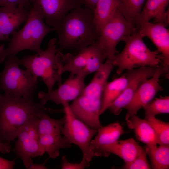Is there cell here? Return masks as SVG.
<instances>
[{"instance_id": "ba28073f", "label": "cell", "mask_w": 169, "mask_h": 169, "mask_svg": "<svg viewBox=\"0 0 169 169\" xmlns=\"http://www.w3.org/2000/svg\"><path fill=\"white\" fill-rule=\"evenodd\" d=\"M136 27L129 22L118 10L104 26L96 42L106 59L111 60L121 41L136 32Z\"/></svg>"}, {"instance_id": "8fae6325", "label": "cell", "mask_w": 169, "mask_h": 169, "mask_svg": "<svg viewBox=\"0 0 169 169\" xmlns=\"http://www.w3.org/2000/svg\"><path fill=\"white\" fill-rule=\"evenodd\" d=\"M168 70L169 67L160 64L156 67L153 75L141 84L131 102L124 108L127 111L126 120L136 115L140 109L153 100L157 93L163 90L159 83V78L163 74L168 73Z\"/></svg>"}, {"instance_id": "ac0fdd59", "label": "cell", "mask_w": 169, "mask_h": 169, "mask_svg": "<svg viewBox=\"0 0 169 169\" xmlns=\"http://www.w3.org/2000/svg\"><path fill=\"white\" fill-rule=\"evenodd\" d=\"M169 0H146L137 19L136 26L153 18L155 23H161L166 26L169 23Z\"/></svg>"}, {"instance_id": "30bf717a", "label": "cell", "mask_w": 169, "mask_h": 169, "mask_svg": "<svg viewBox=\"0 0 169 169\" xmlns=\"http://www.w3.org/2000/svg\"><path fill=\"white\" fill-rule=\"evenodd\" d=\"M39 118H32L20 129L15 147L12 150L17 157L22 160L27 169L33 163L32 158L42 156L44 153L40 144L37 130Z\"/></svg>"}, {"instance_id": "484cf974", "label": "cell", "mask_w": 169, "mask_h": 169, "mask_svg": "<svg viewBox=\"0 0 169 169\" xmlns=\"http://www.w3.org/2000/svg\"><path fill=\"white\" fill-rule=\"evenodd\" d=\"M154 169H167L169 167V145H160L155 148L146 150Z\"/></svg>"}, {"instance_id": "f1b7e54d", "label": "cell", "mask_w": 169, "mask_h": 169, "mask_svg": "<svg viewBox=\"0 0 169 169\" xmlns=\"http://www.w3.org/2000/svg\"><path fill=\"white\" fill-rule=\"evenodd\" d=\"M147 153L144 150L142 153L131 162L125 163L123 168L125 169H151L146 157Z\"/></svg>"}, {"instance_id": "7402d4cb", "label": "cell", "mask_w": 169, "mask_h": 169, "mask_svg": "<svg viewBox=\"0 0 169 169\" xmlns=\"http://www.w3.org/2000/svg\"><path fill=\"white\" fill-rule=\"evenodd\" d=\"M117 9V0H98L93 11V20L98 37L105 24Z\"/></svg>"}, {"instance_id": "4dcf8cb0", "label": "cell", "mask_w": 169, "mask_h": 169, "mask_svg": "<svg viewBox=\"0 0 169 169\" xmlns=\"http://www.w3.org/2000/svg\"><path fill=\"white\" fill-rule=\"evenodd\" d=\"M33 0H0V7L7 4L27 7Z\"/></svg>"}, {"instance_id": "ffe728a7", "label": "cell", "mask_w": 169, "mask_h": 169, "mask_svg": "<svg viewBox=\"0 0 169 169\" xmlns=\"http://www.w3.org/2000/svg\"><path fill=\"white\" fill-rule=\"evenodd\" d=\"M123 127L118 122H114L98 129L97 134L91 141L90 148L95 156H99V153L103 147L113 143L124 133Z\"/></svg>"}, {"instance_id": "d6986e66", "label": "cell", "mask_w": 169, "mask_h": 169, "mask_svg": "<svg viewBox=\"0 0 169 169\" xmlns=\"http://www.w3.org/2000/svg\"><path fill=\"white\" fill-rule=\"evenodd\" d=\"M135 71L136 69H134L126 70L120 77L107 82L103 91L100 115L125 89L134 76Z\"/></svg>"}, {"instance_id": "5b68a950", "label": "cell", "mask_w": 169, "mask_h": 169, "mask_svg": "<svg viewBox=\"0 0 169 169\" xmlns=\"http://www.w3.org/2000/svg\"><path fill=\"white\" fill-rule=\"evenodd\" d=\"M143 38L136 32L124 40L125 45L123 50L120 54L115 55L111 60L113 66L117 68V74L136 68L156 67L162 64L160 53L157 50H151Z\"/></svg>"}, {"instance_id": "44dd1931", "label": "cell", "mask_w": 169, "mask_h": 169, "mask_svg": "<svg viewBox=\"0 0 169 169\" xmlns=\"http://www.w3.org/2000/svg\"><path fill=\"white\" fill-rule=\"evenodd\" d=\"M126 121L128 127L133 130L137 139L146 144L145 150L152 149L157 146L156 134L147 120L134 115Z\"/></svg>"}, {"instance_id": "6da1fadb", "label": "cell", "mask_w": 169, "mask_h": 169, "mask_svg": "<svg viewBox=\"0 0 169 169\" xmlns=\"http://www.w3.org/2000/svg\"><path fill=\"white\" fill-rule=\"evenodd\" d=\"M55 31L58 52L65 50L77 52L94 44L98 38L93 13L82 5L69 12Z\"/></svg>"}, {"instance_id": "e0dca14e", "label": "cell", "mask_w": 169, "mask_h": 169, "mask_svg": "<svg viewBox=\"0 0 169 169\" xmlns=\"http://www.w3.org/2000/svg\"><path fill=\"white\" fill-rule=\"evenodd\" d=\"M133 138L118 140L115 142L102 147L99 156L108 157L113 153L122 158L125 163L130 162L140 155L144 150Z\"/></svg>"}, {"instance_id": "52a82bcc", "label": "cell", "mask_w": 169, "mask_h": 169, "mask_svg": "<svg viewBox=\"0 0 169 169\" xmlns=\"http://www.w3.org/2000/svg\"><path fill=\"white\" fill-rule=\"evenodd\" d=\"M105 59L96 42L76 54L68 53L63 54L62 72H69V76L78 75L85 78L99 70Z\"/></svg>"}, {"instance_id": "f546056e", "label": "cell", "mask_w": 169, "mask_h": 169, "mask_svg": "<svg viewBox=\"0 0 169 169\" xmlns=\"http://www.w3.org/2000/svg\"><path fill=\"white\" fill-rule=\"evenodd\" d=\"M90 162L86 160L82 159L79 163H73L69 162L66 156L62 157L61 167L62 169H83L90 166Z\"/></svg>"}, {"instance_id": "5bb4252c", "label": "cell", "mask_w": 169, "mask_h": 169, "mask_svg": "<svg viewBox=\"0 0 169 169\" xmlns=\"http://www.w3.org/2000/svg\"><path fill=\"white\" fill-rule=\"evenodd\" d=\"M166 26L161 23L149 21L141 23L136 26V32L143 38L148 37L161 53L162 64L169 66V31Z\"/></svg>"}, {"instance_id": "4fadbf2b", "label": "cell", "mask_w": 169, "mask_h": 169, "mask_svg": "<svg viewBox=\"0 0 169 169\" xmlns=\"http://www.w3.org/2000/svg\"><path fill=\"white\" fill-rule=\"evenodd\" d=\"M42 12L46 24L56 29L71 11L82 5L81 0H33Z\"/></svg>"}, {"instance_id": "d4e9b609", "label": "cell", "mask_w": 169, "mask_h": 169, "mask_svg": "<svg viewBox=\"0 0 169 169\" xmlns=\"http://www.w3.org/2000/svg\"><path fill=\"white\" fill-rule=\"evenodd\" d=\"M65 115L61 118L54 119L46 112L39 118L37 123V130L39 137L51 134H61L65 122Z\"/></svg>"}, {"instance_id": "3957f363", "label": "cell", "mask_w": 169, "mask_h": 169, "mask_svg": "<svg viewBox=\"0 0 169 169\" xmlns=\"http://www.w3.org/2000/svg\"><path fill=\"white\" fill-rule=\"evenodd\" d=\"M43 15L39 9L33 4L29 17L23 28L12 34V38L5 48L0 46V62L12 55L26 50L39 53L43 50L41 44L44 37L49 33L55 31L44 22Z\"/></svg>"}, {"instance_id": "1f68e13d", "label": "cell", "mask_w": 169, "mask_h": 169, "mask_svg": "<svg viewBox=\"0 0 169 169\" xmlns=\"http://www.w3.org/2000/svg\"><path fill=\"white\" fill-rule=\"evenodd\" d=\"M15 164V159L8 160L0 157V169H12Z\"/></svg>"}, {"instance_id": "d590c367", "label": "cell", "mask_w": 169, "mask_h": 169, "mask_svg": "<svg viewBox=\"0 0 169 169\" xmlns=\"http://www.w3.org/2000/svg\"><path fill=\"white\" fill-rule=\"evenodd\" d=\"M10 39L9 38L4 36L0 31V42L4 41H8Z\"/></svg>"}, {"instance_id": "e575fe53", "label": "cell", "mask_w": 169, "mask_h": 169, "mask_svg": "<svg viewBox=\"0 0 169 169\" xmlns=\"http://www.w3.org/2000/svg\"><path fill=\"white\" fill-rule=\"evenodd\" d=\"M47 160L42 163L38 164H34L33 163L31 164L27 169H47L45 166V164Z\"/></svg>"}, {"instance_id": "9c48e42d", "label": "cell", "mask_w": 169, "mask_h": 169, "mask_svg": "<svg viewBox=\"0 0 169 169\" xmlns=\"http://www.w3.org/2000/svg\"><path fill=\"white\" fill-rule=\"evenodd\" d=\"M69 105L63 109L66 120L61 134L80 149L82 159L90 162L95 156L90 150V144L98 130L91 128L75 117L70 110Z\"/></svg>"}, {"instance_id": "cb8c5ba5", "label": "cell", "mask_w": 169, "mask_h": 169, "mask_svg": "<svg viewBox=\"0 0 169 169\" xmlns=\"http://www.w3.org/2000/svg\"><path fill=\"white\" fill-rule=\"evenodd\" d=\"M146 0H117V9L125 18L136 26L137 19Z\"/></svg>"}, {"instance_id": "7a4b0ae2", "label": "cell", "mask_w": 169, "mask_h": 169, "mask_svg": "<svg viewBox=\"0 0 169 169\" xmlns=\"http://www.w3.org/2000/svg\"><path fill=\"white\" fill-rule=\"evenodd\" d=\"M50 110L33 98L0 94V140L4 142L14 141L18 131L30 119L40 117Z\"/></svg>"}, {"instance_id": "7c38bea8", "label": "cell", "mask_w": 169, "mask_h": 169, "mask_svg": "<svg viewBox=\"0 0 169 169\" xmlns=\"http://www.w3.org/2000/svg\"><path fill=\"white\" fill-rule=\"evenodd\" d=\"M84 78L78 75L69 76L57 89L46 92H39L38 96L39 103L44 105L51 101L57 105L62 104L63 107L69 105V102L74 100L82 93L85 86Z\"/></svg>"}, {"instance_id": "836d02e7", "label": "cell", "mask_w": 169, "mask_h": 169, "mask_svg": "<svg viewBox=\"0 0 169 169\" xmlns=\"http://www.w3.org/2000/svg\"><path fill=\"white\" fill-rule=\"evenodd\" d=\"M98 0H81L82 5L90 9L93 13L96 3Z\"/></svg>"}, {"instance_id": "2e32d148", "label": "cell", "mask_w": 169, "mask_h": 169, "mask_svg": "<svg viewBox=\"0 0 169 169\" xmlns=\"http://www.w3.org/2000/svg\"><path fill=\"white\" fill-rule=\"evenodd\" d=\"M30 9L27 7L7 4L0 7V31L5 36H9L28 20Z\"/></svg>"}, {"instance_id": "d6a6232c", "label": "cell", "mask_w": 169, "mask_h": 169, "mask_svg": "<svg viewBox=\"0 0 169 169\" xmlns=\"http://www.w3.org/2000/svg\"><path fill=\"white\" fill-rule=\"evenodd\" d=\"M11 146L10 142H2L0 140V152L5 154L9 153Z\"/></svg>"}, {"instance_id": "603a6c76", "label": "cell", "mask_w": 169, "mask_h": 169, "mask_svg": "<svg viewBox=\"0 0 169 169\" xmlns=\"http://www.w3.org/2000/svg\"><path fill=\"white\" fill-rule=\"evenodd\" d=\"M61 135L51 134L39 137V143L42 150L50 158H56L60 155L61 149L71 147V142Z\"/></svg>"}, {"instance_id": "277c9868", "label": "cell", "mask_w": 169, "mask_h": 169, "mask_svg": "<svg viewBox=\"0 0 169 169\" xmlns=\"http://www.w3.org/2000/svg\"><path fill=\"white\" fill-rule=\"evenodd\" d=\"M57 41L56 38H52L45 50L34 55L17 59L19 65L24 66L35 78L41 79L48 91L53 90L56 83L59 86L62 84L63 54L57 52Z\"/></svg>"}, {"instance_id": "8992f818", "label": "cell", "mask_w": 169, "mask_h": 169, "mask_svg": "<svg viewBox=\"0 0 169 169\" xmlns=\"http://www.w3.org/2000/svg\"><path fill=\"white\" fill-rule=\"evenodd\" d=\"M17 57H7L3 70L0 73V90L17 97L33 98L38 82L27 69L19 67Z\"/></svg>"}, {"instance_id": "4316f807", "label": "cell", "mask_w": 169, "mask_h": 169, "mask_svg": "<svg viewBox=\"0 0 169 169\" xmlns=\"http://www.w3.org/2000/svg\"><path fill=\"white\" fill-rule=\"evenodd\" d=\"M145 112V119L155 117L159 114L169 113V97L160 96L153 99L143 107Z\"/></svg>"}, {"instance_id": "83f0119b", "label": "cell", "mask_w": 169, "mask_h": 169, "mask_svg": "<svg viewBox=\"0 0 169 169\" xmlns=\"http://www.w3.org/2000/svg\"><path fill=\"white\" fill-rule=\"evenodd\" d=\"M153 128L156 134L157 144L169 145V123L162 121L155 117L146 119Z\"/></svg>"}, {"instance_id": "9a60e30c", "label": "cell", "mask_w": 169, "mask_h": 169, "mask_svg": "<svg viewBox=\"0 0 169 169\" xmlns=\"http://www.w3.org/2000/svg\"><path fill=\"white\" fill-rule=\"evenodd\" d=\"M156 67L144 66L136 69L134 76L125 89L108 105L106 110H109L114 115H119L122 109L131 102L141 84L153 75Z\"/></svg>"}]
</instances>
